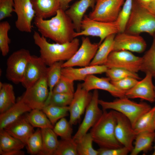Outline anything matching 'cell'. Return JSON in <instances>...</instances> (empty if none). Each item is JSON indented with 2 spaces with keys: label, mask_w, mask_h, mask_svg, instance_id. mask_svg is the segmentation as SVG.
Masks as SVG:
<instances>
[{
  "label": "cell",
  "mask_w": 155,
  "mask_h": 155,
  "mask_svg": "<svg viewBox=\"0 0 155 155\" xmlns=\"http://www.w3.org/2000/svg\"><path fill=\"white\" fill-rule=\"evenodd\" d=\"M11 26L9 22L6 21L0 23V50L2 55L6 56L9 51V45L11 42L8 33Z\"/></svg>",
  "instance_id": "38"
},
{
  "label": "cell",
  "mask_w": 155,
  "mask_h": 155,
  "mask_svg": "<svg viewBox=\"0 0 155 155\" xmlns=\"http://www.w3.org/2000/svg\"><path fill=\"white\" fill-rule=\"evenodd\" d=\"M13 85L0 82V113L7 110L16 102Z\"/></svg>",
  "instance_id": "28"
},
{
  "label": "cell",
  "mask_w": 155,
  "mask_h": 155,
  "mask_svg": "<svg viewBox=\"0 0 155 155\" xmlns=\"http://www.w3.org/2000/svg\"><path fill=\"white\" fill-rule=\"evenodd\" d=\"M125 32L135 35L145 32L153 36L155 34V15L133 0L131 13Z\"/></svg>",
  "instance_id": "4"
},
{
  "label": "cell",
  "mask_w": 155,
  "mask_h": 155,
  "mask_svg": "<svg viewBox=\"0 0 155 155\" xmlns=\"http://www.w3.org/2000/svg\"><path fill=\"white\" fill-rule=\"evenodd\" d=\"M82 44L78 49L69 60L64 62L62 68L89 65L100 46L99 43H92L88 37H82Z\"/></svg>",
  "instance_id": "11"
},
{
  "label": "cell",
  "mask_w": 155,
  "mask_h": 155,
  "mask_svg": "<svg viewBox=\"0 0 155 155\" xmlns=\"http://www.w3.org/2000/svg\"><path fill=\"white\" fill-rule=\"evenodd\" d=\"M93 142L90 133H87L76 142L78 155H98V150L93 148Z\"/></svg>",
  "instance_id": "35"
},
{
  "label": "cell",
  "mask_w": 155,
  "mask_h": 155,
  "mask_svg": "<svg viewBox=\"0 0 155 155\" xmlns=\"http://www.w3.org/2000/svg\"><path fill=\"white\" fill-rule=\"evenodd\" d=\"M133 0H125L116 20L119 29V32H125L131 13Z\"/></svg>",
  "instance_id": "39"
},
{
  "label": "cell",
  "mask_w": 155,
  "mask_h": 155,
  "mask_svg": "<svg viewBox=\"0 0 155 155\" xmlns=\"http://www.w3.org/2000/svg\"><path fill=\"white\" fill-rule=\"evenodd\" d=\"M42 147L40 155H54L59 144L57 135L53 129H41Z\"/></svg>",
  "instance_id": "26"
},
{
  "label": "cell",
  "mask_w": 155,
  "mask_h": 155,
  "mask_svg": "<svg viewBox=\"0 0 155 155\" xmlns=\"http://www.w3.org/2000/svg\"><path fill=\"white\" fill-rule=\"evenodd\" d=\"M92 95L83 88L82 84H78L72 101L69 106V121L72 125L76 124L80 119L91 100Z\"/></svg>",
  "instance_id": "14"
},
{
  "label": "cell",
  "mask_w": 155,
  "mask_h": 155,
  "mask_svg": "<svg viewBox=\"0 0 155 155\" xmlns=\"http://www.w3.org/2000/svg\"><path fill=\"white\" fill-rule=\"evenodd\" d=\"M115 112L117 119L115 129L116 138L123 146L129 148L131 152L133 147V142L137 135L129 120L122 113L116 111Z\"/></svg>",
  "instance_id": "17"
},
{
  "label": "cell",
  "mask_w": 155,
  "mask_h": 155,
  "mask_svg": "<svg viewBox=\"0 0 155 155\" xmlns=\"http://www.w3.org/2000/svg\"><path fill=\"white\" fill-rule=\"evenodd\" d=\"M31 56L28 50L23 48L14 52L9 56L5 75L8 80L16 84L21 83Z\"/></svg>",
  "instance_id": "7"
},
{
  "label": "cell",
  "mask_w": 155,
  "mask_h": 155,
  "mask_svg": "<svg viewBox=\"0 0 155 155\" xmlns=\"http://www.w3.org/2000/svg\"><path fill=\"white\" fill-rule=\"evenodd\" d=\"M97 150L98 155H126L131 152L129 148L124 146L117 148H100Z\"/></svg>",
  "instance_id": "46"
},
{
  "label": "cell",
  "mask_w": 155,
  "mask_h": 155,
  "mask_svg": "<svg viewBox=\"0 0 155 155\" xmlns=\"http://www.w3.org/2000/svg\"><path fill=\"white\" fill-rule=\"evenodd\" d=\"M108 68L104 65H89L80 68H62V75L73 81H84L89 75L105 73Z\"/></svg>",
  "instance_id": "20"
},
{
  "label": "cell",
  "mask_w": 155,
  "mask_h": 155,
  "mask_svg": "<svg viewBox=\"0 0 155 155\" xmlns=\"http://www.w3.org/2000/svg\"><path fill=\"white\" fill-rule=\"evenodd\" d=\"M105 73L106 76L112 82L117 81L128 77H133L138 80L141 79L137 73L121 68H108Z\"/></svg>",
  "instance_id": "40"
},
{
  "label": "cell",
  "mask_w": 155,
  "mask_h": 155,
  "mask_svg": "<svg viewBox=\"0 0 155 155\" xmlns=\"http://www.w3.org/2000/svg\"><path fill=\"white\" fill-rule=\"evenodd\" d=\"M26 145L28 153L31 155H40L42 147L41 129L38 128L30 136Z\"/></svg>",
  "instance_id": "36"
},
{
  "label": "cell",
  "mask_w": 155,
  "mask_h": 155,
  "mask_svg": "<svg viewBox=\"0 0 155 155\" xmlns=\"http://www.w3.org/2000/svg\"><path fill=\"white\" fill-rule=\"evenodd\" d=\"M14 12L17 15L16 28L21 32L30 33L32 22L36 16L31 0H14Z\"/></svg>",
  "instance_id": "13"
},
{
  "label": "cell",
  "mask_w": 155,
  "mask_h": 155,
  "mask_svg": "<svg viewBox=\"0 0 155 155\" xmlns=\"http://www.w3.org/2000/svg\"><path fill=\"white\" fill-rule=\"evenodd\" d=\"M74 92V81L61 75L60 80L54 88L52 93L73 94Z\"/></svg>",
  "instance_id": "43"
},
{
  "label": "cell",
  "mask_w": 155,
  "mask_h": 155,
  "mask_svg": "<svg viewBox=\"0 0 155 155\" xmlns=\"http://www.w3.org/2000/svg\"><path fill=\"white\" fill-rule=\"evenodd\" d=\"M103 111L100 118L90 129V133L94 142L102 148H117L123 146L115 135L117 119L115 111Z\"/></svg>",
  "instance_id": "3"
},
{
  "label": "cell",
  "mask_w": 155,
  "mask_h": 155,
  "mask_svg": "<svg viewBox=\"0 0 155 155\" xmlns=\"http://www.w3.org/2000/svg\"><path fill=\"white\" fill-rule=\"evenodd\" d=\"M150 48L142 57V62L140 71L145 74L150 73L153 77L155 75V34Z\"/></svg>",
  "instance_id": "33"
},
{
  "label": "cell",
  "mask_w": 155,
  "mask_h": 155,
  "mask_svg": "<svg viewBox=\"0 0 155 155\" xmlns=\"http://www.w3.org/2000/svg\"><path fill=\"white\" fill-rule=\"evenodd\" d=\"M32 109L19 98L16 103L0 115V129H4Z\"/></svg>",
  "instance_id": "23"
},
{
  "label": "cell",
  "mask_w": 155,
  "mask_h": 155,
  "mask_svg": "<svg viewBox=\"0 0 155 155\" xmlns=\"http://www.w3.org/2000/svg\"><path fill=\"white\" fill-rule=\"evenodd\" d=\"M54 155H78L76 142L72 137L61 139Z\"/></svg>",
  "instance_id": "37"
},
{
  "label": "cell",
  "mask_w": 155,
  "mask_h": 155,
  "mask_svg": "<svg viewBox=\"0 0 155 155\" xmlns=\"http://www.w3.org/2000/svg\"><path fill=\"white\" fill-rule=\"evenodd\" d=\"M141 5L146 7L153 0H133Z\"/></svg>",
  "instance_id": "50"
},
{
  "label": "cell",
  "mask_w": 155,
  "mask_h": 155,
  "mask_svg": "<svg viewBox=\"0 0 155 155\" xmlns=\"http://www.w3.org/2000/svg\"><path fill=\"white\" fill-rule=\"evenodd\" d=\"M125 0H96L94 9L88 16L102 22L116 21Z\"/></svg>",
  "instance_id": "10"
},
{
  "label": "cell",
  "mask_w": 155,
  "mask_h": 155,
  "mask_svg": "<svg viewBox=\"0 0 155 155\" xmlns=\"http://www.w3.org/2000/svg\"><path fill=\"white\" fill-rule=\"evenodd\" d=\"M136 134L144 132L155 131V105L137 120L133 128Z\"/></svg>",
  "instance_id": "29"
},
{
  "label": "cell",
  "mask_w": 155,
  "mask_h": 155,
  "mask_svg": "<svg viewBox=\"0 0 155 155\" xmlns=\"http://www.w3.org/2000/svg\"><path fill=\"white\" fill-rule=\"evenodd\" d=\"M33 37L34 43L39 48L40 57L49 66L57 62L69 60L79 47V40L77 37L69 42L60 44L49 42L36 31Z\"/></svg>",
  "instance_id": "2"
},
{
  "label": "cell",
  "mask_w": 155,
  "mask_h": 155,
  "mask_svg": "<svg viewBox=\"0 0 155 155\" xmlns=\"http://www.w3.org/2000/svg\"><path fill=\"white\" fill-rule=\"evenodd\" d=\"M73 94L53 93L46 102L45 106L50 104L62 107L69 106L73 99Z\"/></svg>",
  "instance_id": "42"
},
{
  "label": "cell",
  "mask_w": 155,
  "mask_h": 155,
  "mask_svg": "<svg viewBox=\"0 0 155 155\" xmlns=\"http://www.w3.org/2000/svg\"><path fill=\"white\" fill-rule=\"evenodd\" d=\"M147 46L146 42L140 35L129 34L125 32L115 35L113 51L126 50L138 53L143 52Z\"/></svg>",
  "instance_id": "15"
},
{
  "label": "cell",
  "mask_w": 155,
  "mask_h": 155,
  "mask_svg": "<svg viewBox=\"0 0 155 155\" xmlns=\"http://www.w3.org/2000/svg\"><path fill=\"white\" fill-rule=\"evenodd\" d=\"M42 110L54 126L59 120L67 116L69 113V106L62 107L48 104L45 106Z\"/></svg>",
  "instance_id": "34"
},
{
  "label": "cell",
  "mask_w": 155,
  "mask_h": 155,
  "mask_svg": "<svg viewBox=\"0 0 155 155\" xmlns=\"http://www.w3.org/2000/svg\"><path fill=\"white\" fill-rule=\"evenodd\" d=\"M34 24L41 36L56 43H65L74 38L75 32L73 24L65 11L61 9L50 19L35 16Z\"/></svg>",
  "instance_id": "1"
},
{
  "label": "cell",
  "mask_w": 155,
  "mask_h": 155,
  "mask_svg": "<svg viewBox=\"0 0 155 155\" xmlns=\"http://www.w3.org/2000/svg\"><path fill=\"white\" fill-rule=\"evenodd\" d=\"M153 77L150 73H146L143 79L139 81L132 88L125 91L126 96L129 99L140 98L151 103L155 102Z\"/></svg>",
  "instance_id": "18"
},
{
  "label": "cell",
  "mask_w": 155,
  "mask_h": 155,
  "mask_svg": "<svg viewBox=\"0 0 155 155\" xmlns=\"http://www.w3.org/2000/svg\"><path fill=\"white\" fill-rule=\"evenodd\" d=\"M25 146L24 144L11 136L4 129H0V152L22 150Z\"/></svg>",
  "instance_id": "31"
},
{
  "label": "cell",
  "mask_w": 155,
  "mask_h": 155,
  "mask_svg": "<svg viewBox=\"0 0 155 155\" xmlns=\"http://www.w3.org/2000/svg\"><path fill=\"white\" fill-rule=\"evenodd\" d=\"M73 0H59L60 9L65 11L69 8V3Z\"/></svg>",
  "instance_id": "48"
},
{
  "label": "cell",
  "mask_w": 155,
  "mask_h": 155,
  "mask_svg": "<svg viewBox=\"0 0 155 155\" xmlns=\"http://www.w3.org/2000/svg\"><path fill=\"white\" fill-rule=\"evenodd\" d=\"M154 146L153 147L154 151L152 154V155H155V138L154 140Z\"/></svg>",
  "instance_id": "51"
},
{
  "label": "cell",
  "mask_w": 155,
  "mask_h": 155,
  "mask_svg": "<svg viewBox=\"0 0 155 155\" xmlns=\"http://www.w3.org/2000/svg\"><path fill=\"white\" fill-rule=\"evenodd\" d=\"M155 137V132H144L137 134L135 140L134 146L131 155H137L141 152H147L152 148Z\"/></svg>",
  "instance_id": "27"
},
{
  "label": "cell",
  "mask_w": 155,
  "mask_h": 155,
  "mask_svg": "<svg viewBox=\"0 0 155 155\" xmlns=\"http://www.w3.org/2000/svg\"><path fill=\"white\" fill-rule=\"evenodd\" d=\"M34 128L28 122L25 115L6 127L4 129L11 136L26 144L30 136L34 132Z\"/></svg>",
  "instance_id": "21"
},
{
  "label": "cell",
  "mask_w": 155,
  "mask_h": 155,
  "mask_svg": "<svg viewBox=\"0 0 155 155\" xmlns=\"http://www.w3.org/2000/svg\"><path fill=\"white\" fill-rule=\"evenodd\" d=\"M64 62L60 61L56 62L48 68L46 77L49 92L47 100L50 97L54 88L61 77L62 65Z\"/></svg>",
  "instance_id": "32"
},
{
  "label": "cell",
  "mask_w": 155,
  "mask_h": 155,
  "mask_svg": "<svg viewBox=\"0 0 155 155\" xmlns=\"http://www.w3.org/2000/svg\"><path fill=\"white\" fill-rule=\"evenodd\" d=\"M99 93L97 90H94L91 100L87 107L84 118L76 132L72 137L76 142L87 133L88 130L95 124L103 113L99 108Z\"/></svg>",
  "instance_id": "12"
},
{
  "label": "cell",
  "mask_w": 155,
  "mask_h": 155,
  "mask_svg": "<svg viewBox=\"0 0 155 155\" xmlns=\"http://www.w3.org/2000/svg\"><path fill=\"white\" fill-rule=\"evenodd\" d=\"M138 81L135 78L128 77L116 81H111L118 89L126 91L132 88Z\"/></svg>",
  "instance_id": "45"
},
{
  "label": "cell",
  "mask_w": 155,
  "mask_h": 155,
  "mask_svg": "<svg viewBox=\"0 0 155 155\" xmlns=\"http://www.w3.org/2000/svg\"><path fill=\"white\" fill-rule=\"evenodd\" d=\"M153 77H154V78L155 79V75H154V76Z\"/></svg>",
  "instance_id": "53"
},
{
  "label": "cell",
  "mask_w": 155,
  "mask_h": 155,
  "mask_svg": "<svg viewBox=\"0 0 155 155\" xmlns=\"http://www.w3.org/2000/svg\"><path fill=\"white\" fill-rule=\"evenodd\" d=\"M81 84L83 88L89 92L93 90H101L108 92L115 97L121 98L126 97L125 91L117 88L107 77L99 78L94 75H89Z\"/></svg>",
  "instance_id": "19"
},
{
  "label": "cell",
  "mask_w": 155,
  "mask_h": 155,
  "mask_svg": "<svg viewBox=\"0 0 155 155\" xmlns=\"http://www.w3.org/2000/svg\"><path fill=\"white\" fill-rule=\"evenodd\" d=\"M72 126L69 121L65 117H63L56 122L53 130L56 134L61 139L70 138L72 137Z\"/></svg>",
  "instance_id": "41"
},
{
  "label": "cell",
  "mask_w": 155,
  "mask_h": 155,
  "mask_svg": "<svg viewBox=\"0 0 155 155\" xmlns=\"http://www.w3.org/2000/svg\"><path fill=\"white\" fill-rule=\"evenodd\" d=\"M24 152L22 150H13L0 152V154L1 155H24Z\"/></svg>",
  "instance_id": "47"
},
{
  "label": "cell",
  "mask_w": 155,
  "mask_h": 155,
  "mask_svg": "<svg viewBox=\"0 0 155 155\" xmlns=\"http://www.w3.org/2000/svg\"><path fill=\"white\" fill-rule=\"evenodd\" d=\"M47 66L40 56L31 55L21 83L23 86L28 88L46 76L48 68Z\"/></svg>",
  "instance_id": "16"
},
{
  "label": "cell",
  "mask_w": 155,
  "mask_h": 155,
  "mask_svg": "<svg viewBox=\"0 0 155 155\" xmlns=\"http://www.w3.org/2000/svg\"><path fill=\"white\" fill-rule=\"evenodd\" d=\"M14 0H0V20L12 16L14 12Z\"/></svg>",
  "instance_id": "44"
},
{
  "label": "cell",
  "mask_w": 155,
  "mask_h": 155,
  "mask_svg": "<svg viewBox=\"0 0 155 155\" xmlns=\"http://www.w3.org/2000/svg\"><path fill=\"white\" fill-rule=\"evenodd\" d=\"M99 104L103 110L111 109L123 115L129 120L133 128L139 119L152 108L146 102L137 103L126 96L110 102L99 99Z\"/></svg>",
  "instance_id": "5"
},
{
  "label": "cell",
  "mask_w": 155,
  "mask_h": 155,
  "mask_svg": "<svg viewBox=\"0 0 155 155\" xmlns=\"http://www.w3.org/2000/svg\"><path fill=\"white\" fill-rule=\"evenodd\" d=\"M154 92L155 93V86H154Z\"/></svg>",
  "instance_id": "52"
},
{
  "label": "cell",
  "mask_w": 155,
  "mask_h": 155,
  "mask_svg": "<svg viewBox=\"0 0 155 155\" xmlns=\"http://www.w3.org/2000/svg\"><path fill=\"white\" fill-rule=\"evenodd\" d=\"M145 7L155 15V0H153Z\"/></svg>",
  "instance_id": "49"
},
{
  "label": "cell",
  "mask_w": 155,
  "mask_h": 155,
  "mask_svg": "<svg viewBox=\"0 0 155 155\" xmlns=\"http://www.w3.org/2000/svg\"><path fill=\"white\" fill-rule=\"evenodd\" d=\"M96 0H80L73 4L65 11L72 20L77 32L81 30V22L87 9L91 7L93 10Z\"/></svg>",
  "instance_id": "22"
},
{
  "label": "cell",
  "mask_w": 155,
  "mask_h": 155,
  "mask_svg": "<svg viewBox=\"0 0 155 155\" xmlns=\"http://www.w3.org/2000/svg\"><path fill=\"white\" fill-rule=\"evenodd\" d=\"M142 57L135 55L126 50L115 51L109 54L104 65L108 68H119L137 73L140 71Z\"/></svg>",
  "instance_id": "8"
},
{
  "label": "cell",
  "mask_w": 155,
  "mask_h": 155,
  "mask_svg": "<svg viewBox=\"0 0 155 155\" xmlns=\"http://www.w3.org/2000/svg\"><path fill=\"white\" fill-rule=\"evenodd\" d=\"M116 34L106 37L100 45L89 65H104L110 53L113 51L114 39Z\"/></svg>",
  "instance_id": "25"
},
{
  "label": "cell",
  "mask_w": 155,
  "mask_h": 155,
  "mask_svg": "<svg viewBox=\"0 0 155 155\" xmlns=\"http://www.w3.org/2000/svg\"><path fill=\"white\" fill-rule=\"evenodd\" d=\"M46 75L26 91L20 98L32 109L42 110L49 95Z\"/></svg>",
  "instance_id": "9"
},
{
  "label": "cell",
  "mask_w": 155,
  "mask_h": 155,
  "mask_svg": "<svg viewBox=\"0 0 155 155\" xmlns=\"http://www.w3.org/2000/svg\"><path fill=\"white\" fill-rule=\"evenodd\" d=\"M25 116L28 122L34 127L40 129L53 128L54 126L41 110L32 109Z\"/></svg>",
  "instance_id": "30"
},
{
  "label": "cell",
  "mask_w": 155,
  "mask_h": 155,
  "mask_svg": "<svg viewBox=\"0 0 155 155\" xmlns=\"http://www.w3.org/2000/svg\"><path fill=\"white\" fill-rule=\"evenodd\" d=\"M36 16L46 19L56 13L60 9L59 0H31Z\"/></svg>",
  "instance_id": "24"
},
{
  "label": "cell",
  "mask_w": 155,
  "mask_h": 155,
  "mask_svg": "<svg viewBox=\"0 0 155 155\" xmlns=\"http://www.w3.org/2000/svg\"><path fill=\"white\" fill-rule=\"evenodd\" d=\"M81 30L75 32L74 38L78 36H91L99 37L100 45L108 36L119 32V26L116 21L105 22L94 20L85 15L81 22Z\"/></svg>",
  "instance_id": "6"
}]
</instances>
